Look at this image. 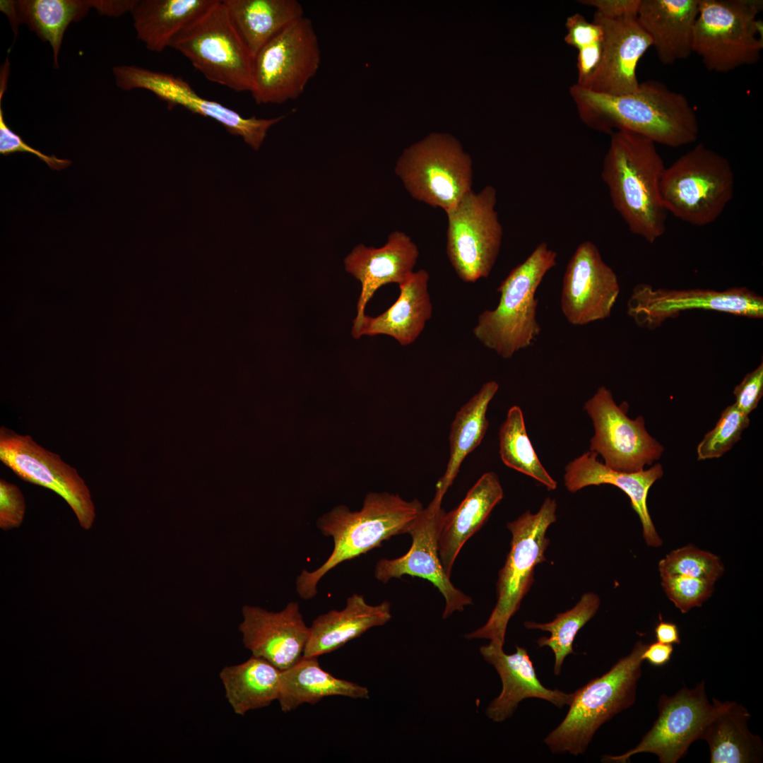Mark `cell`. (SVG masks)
<instances>
[{
  "label": "cell",
  "instance_id": "cell-1",
  "mask_svg": "<svg viewBox=\"0 0 763 763\" xmlns=\"http://www.w3.org/2000/svg\"><path fill=\"white\" fill-rule=\"evenodd\" d=\"M569 93L581 119L596 130L609 134L627 130L674 148L698 138L697 117L687 97L661 82L639 83L636 91L621 95L593 92L575 83Z\"/></svg>",
  "mask_w": 763,
  "mask_h": 763
},
{
  "label": "cell",
  "instance_id": "cell-26",
  "mask_svg": "<svg viewBox=\"0 0 763 763\" xmlns=\"http://www.w3.org/2000/svg\"><path fill=\"white\" fill-rule=\"evenodd\" d=\"M503 496L497 474L487 472L469 490L459 505L445 514L439 531L438 553L449 576L461 548L481 528Z\"/></svg>",
  "mask_w": 763,
  "mask_h": 763
},
{
  "label": "cell",
  "instance_id": "cell-35",
  "mask_svg": "<svg viewBox=\"0 0 763 763\" xmlns=\"http://www.w3.org/2000/svg\"><path fill=\"white\" fill-rule=\"evenodd\" d=\"M281 670L267 660L252 656L220 673L225 697L236 714L269 706L278 700Z\"/></svg>",
  "mask_w": 763,
  "mask_h": 763
},
{
  "label": "cell",
  "instance_id": "cell-23",
  "mask_svg": "<svg viewBox=\"0 0 763 763\" xmlns=\"http://www.w3.org/2000/svg\"><path fill=\"white\" fill-rule=\"evenodd\" d=\"M480 652L483 658L498 673L502 688L486 709V716L494 722H502L510 718L520 702L527 698H538L550 702L558 708L569 705L573 693L546 688L536 673L527 650L519 646L511 654L506 653L503 646L490 641L482 646Z\"/></svg>",
  "mask_w": 763,
  "mask_h": 763
},
{
  "label": "cell",
  "instance_id": "cell-7",
  "mask_svg": "<svg viewBox=\"0 0 763 763\" xmlns=\"http://www.w3.org/2000/svg\"><path fill=\"white\" fill-rule=\"evenodd\" d=\"M556 509L555 499L547 497L537 513L528 510L507 524L512 538L506 562L499 572L497 603L486 623L466 634V638L487 639L504 646L509 621L533 582L534 569L546 560L545 552L550 542L546 531L557 520Z\"/></svg>",
  "mask_w": 763,
  "mask_h": 763
},
{
  "label": "cell",
  "instance_id": "cell-30",
  "mask_svg": "<svg viewBox=\"0 0 763 763\" xmlns=\"http://www.w3.org/2000/svg\"><path fill=\"white\" fill-rule=\"evenodd\" d=\"M97 0H1L0 10L9 20L15 36L25 23L53 51V66L59 68V54L64 32L71 22L84 18Z\"/></svg>",
  "mask_w": 763,
  "mask_h": 763
},
{
  "label": "cell",
  "instance_id": "cell-43",
  "mask_svg": "<svg viewBox=\"0 0 763 763\" xmlns=\"http://www.w3.org/2000/svg\"><path fill=\"white\" fill-rule=\"evenodd\" d=\"M734 404L745 415H749L758 406L763 395V362L747 373L733 390Z\"/></svg>",
  "mask_w": 763,
  "mask_h": 763
},
{
  "label": "cell",
  "instance_id": "cell-46",
  "mask_svg": "<svg viewBox=\"0 0 763 763\" xmlns=\"http://www.w3.org/2000/svg\"><path fill=\"white\" fill-rule=\"evenodd\" d=\"M602 41L584 47L579 51L577 56L578 78L576 83L584 85L596 71L602 55Z\"/></svg>",
  "mask_w": 763,
  "mask_h": 763
},
{
  "label": "cell",
  "instance_id": "cell-40",
  "mask_svg": "<svg viewBox=\"0 0 763 763\" xmlns=\"http://www.w3.org/2000/svg\"><path fill=\"white\" fill-rule=\"evenodd\" d=\"M662 586L669 599L682 613L699 607L714 590V581L680 574L661 575Z\"/></svg>",
  "mask_w": 763,
  "mask_h": 763
},
{
  "label": "cell",
  "instance_id": "cell-6",
  "mask_svg": "<svg viewBox=\"0 0 763 763\" xmlns=\"http://www.w3.org/2000/svg\"><path fill=\"white\" fill-rule=\"evenodd\" d=\"M734 189L729 161L700 143L666 167L661 197L667 213L692 225L706 226L722 214Z\"/></svg>",
  "mask_w": 763,
  "mask_h": 763
},
{
  "label": "cell",
  "instance_id": "cell-15",
  "mask_svg": "<svg viewBox=\"0 0 763 763\" xmlns=\"http://www.w3.org/2000/svg\"><path fill=\"white\" fill-rule=\"evenodd\" d=\"M112 72L116 85L122 90L145 89L167 102L169 107L181 106L192 113L211 118L222 124L230 134L241 136L254 150L260 148L268 129L285 117L284 115L270 119L245 117L218 102L202 97L186 81L170 73L135 65L116 66Z\"/></svg>",
  "mask_w": 763,
  "mask_h": 763
},
{
  "label": "cell",
  "instance_id": "cell-22",
  "mask_svg": "<svg viewBox=\"0 0 763 763\" xmlns=\"http://www.w3.org/2000/svg\"><path fill=\"white\" fill-rule=\"evenodd\" d=\"M419 256L417 244L406 233L394 231L379 248L360 244L344 259L345 268L361 283V292L353 320L355 338L365 316L367 304L375 292L389 283H405L414 272Z\"/></svg>",
  "mask_w": 763,
  "mask_h": 763
},
{
  "label": "cell",
  "instance_id": "cell-25",
  "mask_svg": "<svg viewBox=\"0 0 763 763\" xmlns=\"http://www.w3.org/2000/svg\"><path fill=\"white\" fill-rule=\"evenodd\" d=\"M699 0H641L637 18L659 61L670 65L692 53Z\"/></svg>",
  "mask_w": 763,
  "mask_h": 763
},
{
  "label": "cell",
  "instance_id": "cell-5",
  "mask_svg": "<svg viewBox=\"0 0 763 763\" xmlns=\"http://www.w3.org/2000/svg\"><path fill=\"white\" fill-rule=\"evenodd\" d=\"M646 646L637 641L607 673L573 692L566 716L544 740L552 752L584 754L597 730L634 704Z\"/></svg>",
  "mask_w": 763,
  "mask_h": 763
},
{
  "label": "cell",
  "instance_id": "cell-9",
  "mask_svg": "<svg viewBox=\"0 0 763 763\" xmlns=\"http://www.w3.org/2000/svg\"><path fill=\"white\" fill-rule=\"evenodd\" d=\"M170 47L208 81L237 92L251 91L254 56L233 25L223 0H213L174 37Z\"/></svg>",
  "mask_w": 763,
  "mask_h": 763
},
{
  "label": "cell",
  "instance_id": "cell-48",
  "mask_svg": "<svg viewBox=\"0 0 763 763\" xmlns=\"http://www.w3.org/2000/svg\"><path fill=\"white\" fill-rule=\"evenodd\" d=\"M655 634L658 642L668 644H680L677 625L672 622L663 621L661 615L660 622L655 627Z\"/></svg>",
  "mask_w": 763,
  "mask_h": 763
},
{
  "label": "cell",
  "instance_id": "cell-20",
  "mask_svg": "<svg viewBox=\"0 0 763 763\" xmlns=\"http://www.w3.org/2000/svg\"><path fill=\"white\" fill-rule=\"evenodd\" d=\"M593 22L603 32L602 55L596 71L581 87L610 95L636 91L638 63L652 47L637 16L611 19L596 12Z\"/></svg>",
  "mask_w": 763,
  "mask_h": 763
},
{
  "label": "cell",
  "instance_id": "cell-4",
  "mask_svg": "<svg viewBox=\"0 0 763 763\" xmlns=\"http://www.w3.org/2000/svg\"><path fill=\"white\" fill-rule=\"evenodd\" d=\"M557 258V252L543 242L510 271L497 288V307L483 312L473 328L474 336L484 346L509 359L533 343L540 331L536 292L556 266Z\"/></svg>",
  "mask_w": 763,
  "mask_h": 763
},
{
  "label": "cell",
  "instance_id": "cell-18",
  "mask_svg": "<svg viewBox=\"0 0 763 763\" xmlns=\"http://www.w3.org/2000/svg\"><path fill=\"white\" fill-rule=\"evenodd\" d=\"M442 499L434 497L408 524L406 533L410 535L412 545L401 557L379 560L375 567V577L384 584L403 575L420 577L430 581L445 600L442 618L454 612L464 610L472 603L470 596L456 588L444 572L438 553V540L446 511L442 508Z\"/></svg>",
  "mask_w": 763,
  "mask_h": 763
},
{
  "label": "cell",
  "instance_id": "cell-8",
  "mask_svg": "<svg viewBox=\"0 0 763 763\" xmlns=\"http://www.w3.org/2000/svg\"><path fill=\"white\" fill-rule=\"evenodd\" d=\"M760 0H699L692 52L705 67L728 73L757 63L763 49Z\"/></svg>",
  "mask_w": 763,
  "mask_h": 763
},
{
  "label": "cell",
  "instance_id": "cell-38",
  "mask_svg": "<svg viewBox=\"0 0 763 763\" xmlns=\"http://www.w3.org/2000/svg\"><path fill=\"white\" fill-rule=\"evenodd\" d=\"M749 415L743 413L733 403L721 413L715 427L709 431L697 447L698 461L717 459L731 450L741 439L750 425Z\"/></svg>",
  "mask_w": 763,
  "mask_h": 763
},
{
  "label": "cell",
  "instance_id": "cell-41",
  "mask_svg": "<svg viewBox=\"0 0 763 763\" xmlns=\"http://www.w3.org/2000/svg\"><path fill=\"white\" fill-rule=\"evenodd\" d=\"M6 88V83H0V154L6 156L17 152L29 153L36 155L52 170H61L69 167L71 164L70 160L44 154L27 144L20 136L13 131L6 124L2 109V98Z\"/></svg>",
  "mask_w": 763,
  "mask_h": 763
},
{
  "label": "cell",
  "instance_id": "cell-47",
  "mask_svg": "<svg viewBox=\"0 0 763 763\" xmlns=\"http://www.w3.org/2000/svg\"><path fill=\"white\" fill-rule=\"evenodd\" d=\"M673 651V646L672 644L657 641L647 644L641 657L644 661H647L654 666H662L670 660Z\"/></svg>",
  "mask_w": 763,
  "mask_h": 763
},
{
  "label": "cell",
  "instance_id": "cell-12",
  "mask_svg": "<svg viewBox=\"0 0 763 763\" xmlns=\"http://www.w3.org/2000/svg\"><path fill=\"white\" fill-rule=\"evenodd\" d=\"M497 191L491 185L473 190L447 211L446 254L466 283L488 277L498 257L503 228L495 210Z\"/></svg>",
  "mask_w": 763,
  "mask_h": 763
},
{
  "label": "cell",
  "instance_id": "cell-27",
  "mask_svg": "<svg viewBox=\"0 0 763 763\" xmlns=\"http://www.w3.org/2000/svg\"><path fill=\"white\" fill-rule=\"evenodd\" d=\"M429 280L426 270L414 271L408 280L398 285V297L388 309L375 317L365 316L354 338L386 335L401 345L414 343L432 314Z\"/></svg>",
  "mask_w": 763,
  "mask_h": 763
},
{
  "label": "cell",
  "instance_id": "cell-3",
  "mask_svg": "<svg viewBox=\"0 0 763 763\" xmlns=\"http://www.w3.org/2000/svg\"><path fill=\"white\" fill-rule=\"evenodd\" d=\"M423 509L415 499L406 501L389 492H369L362 509L352 511L338 505L322 515L317 522L321 533L333 540V549L317 569L303 570L296 580L299 596L309 600L317 593V584L331 569L377 548L392 536L406 533L410 521Z\"/></svg>",
  "mask_w": 763,
  "mask_h": 763
},
{
  "label": "cell",
  "instance_id": "cell-37",
  "mask_svg": "<svg viewBox=\"0 0 763 763\" xmlns=\"http://www.w3.org/2000/svg\"><path fill=\"white\" fill-rule=\"evenodd\" d=\"M599 597L593 593L582 595L579 601L572 609L558 613L556 617L547 623L532 621L524 622L528 629H540L550 633V637H542L537 640L539 647L549 646L555 655L554 673L559 675L564 658L574 653L573 642L578 632L596 613L600 605Z\"/></svg>",
  "mask_w": 763,
  "mask_h": 763
},
{
  "label": "cell",
  "instance_id": "cell-44",
  "mask_svg": "<svg viewBox=\"0 0 763 763\" xmlns=\"http://www.w3.org/2000/svg\"><path fill=\"white\" fill-rule=\"evenodd\" d=\"M565 26L567 30L565 42L578 50L603 40V32L600 25L588 22L581 14L576 13L569 16Z\"/></svg>",
  "mask_w": 763,
  "mask_h": 763
},
{
  "label": "cell",
  "instance_id": "cell-2",
  "mask_svg": "<svg viewBox=\"0 0 763 763\" xmlns=\"http://www.w3.org/2000/svg\"><path fill=\"white\" fill-rule=\"evenodd\" d=\"M610 135L602 179L629 230L652 244L666 230L667 211L661 197L666 167L656 143L647 138L624 129Z\"/></svg>",
  "mask_w": 763,
  "mask_h": 763
},
{
  "label": "cell",
  "instance_id": "cell-11",
  "mask_svg": "<svg viewBox=\"0 0 763 763\" xmlns=\"http://www.w3.org/2000/svg\"><path fill=\"white\" fill-rule=\"evenodd\" d=\"M321 64L312 20L302 17L270 40L254 55L251 94L258 105L298 98Z\"/></svg>",
  "mask_w": 763,
  "mask_h": 763
},
{
  "label": "cell",
  "instance_id": "cell-17",
  "mask_svg": "<svg viewBox=\"0 0 763 763\" xmlns=\"http://www.w3.org/2000/svg\"><path fill=\"white\" fill-rule=\"evenodd\" d=\"M714 710L701 681L693 689L683 687L673 696L661 694L658 716L651 728L633 749L620 755H603V762L625 763L640 752L656 755L661 763H675L690 745L701 739Z\"/></svg>",
  "mask_w": 763,
  "mask_h": 763
},
{
  "label": "cell",
  "instance_id": "cell-16",
  "mask_svg": "<svg viewBox=\"0 0 763 763\" xmlns=\"http://www.w3.org/2000/svg\"><path fill=\"white\" fill-rule=\"evenodd\" d=\"M717 311L752 319L763 317V297L746 287L725 290L669 289L637 285L627 302L628 315L641 328L654 330L684 311Z\"/></svg>",
  "mask_w": 763,
  "mask_h": 763
},
{
  "label": "cell",
  "instance_id": "cell-13",
  "mask_svg": "<svg viewBox=\"0 0 763 763\" xmlns=\"http://www.w3.org/2000/svg\"><path fill=\"white\" fill-rule=\"evenodd\" d=\"M627 408L626 402L617 406L605 386L599 387L584 406L594 427L590 451L601 454L604 464L613 470L635 472L658 461L664 447L649 434L644 418H629Z\"/></svg>",
  "mask_w": 763,
  "mask_h": 763
},
{
  "label": "cell",
  "instance_id": "cell-42",
  "mask_svg": "<svg viewBox=\"0 0 763 763\" xmlns=\"http://www.w3.org/2000/svg\"><path fill=\"white\" fill-rule=\"evenodd\" d=\"M25 500L19 487L0 480V528L4 531L18 528L25 513Z\"/></svg>",
  "mask_w": 763,
  "mask_h": 763
},
{
  "label": "cell",
  "instance_id": "cell-10",
  "mask_svg": "<svg viewBox=\"0 0 763 763\" xmlns=\"http://www.w3.org/2000/svg\"><path fill=\"white\" fill-rule=\"evenodd\" d=\"M395 172L415 199L445 212L472 191V160L449 134L432 133L404 150Z\"/></svg>",
  "mask_w": 763,
  "mask_h": 763
},
{
  "label": "cell",
  "instance_id": "cell-45",
  "mask_svg": "<svg viewBox=\"0 0 763 763\" xmlns=\"http://www.w3.org/2000/svg\"><path fill=\"white\" fill-rule=\"evenodd\" d=\"M579 3L596 8L603 17L615 19L637 16L641 0H582Z\"/></svg>",
  "mask_w": 763,
  "mask_h": 763
},
{
  "label": "cell",
  "instance_id": "cell-14",
  "mask_svg": "<svg viewBox=\"0 0 763 763\" xmlns=\"http://www.w3.org/2000/svg\"><path fill=\"white\" fill-rule=\"evenodd\" d=\"M0 461L24 481L54 491L74 512L80 526L89 530L95 510L91 495L77 470L61 456L39 445L30 435L0 427Z\"/></svg>",
  "mask_w": 763,
  "mask_h": 763
},
{
  "label": "cell",
  "instance_id": "cell-34",
  "mask_svg": "<svg viewBox=\"0 0 763 763\" xmlns=\"http://www.w3.org/2000/svg\"><path fill=\"white\" fill-rule=\"evenodd\" d=\"M498 389L495 381L485 383L456 413L449 434V459L444 475L436 484L434 496L443 499L463 461L481 443L488 427L487 410Z\"/></svg>",
  "mask_w": 763,
  "mask_h": 763
},
{
  "label": "cell",
  "instance_id": "cell-19",
  "mask_svg": "<svg viewBox=\"0 0 763 763\" xmlns=\"http://www.w3.org/2000/svg\"><path fill=\"white\" fill-rule=\"evenodd\" d=\"M618 278L598 247L584 241L576 247L564 275L561 309L567 321L581 326L608 317L620 293Z\"/></svg>",
  "mask_w": 763,
  "mask_h": 763
},
{
  "label": "cell",
  "instance_id": "cell-33",
  "mask_svg": "<svg viewBox=\"0 0 763 763\" xmlns=\"http://www.w3.org/2000/svg\"><path fill=\"white\" fill-rule=\"evenodd\" d=\"M213 0H134L130 13L138 40L161 52Z\"/></svg>",
  "mask_w": 763,
  "mask_h": 763
},
{
  "label": "cell",
  "instance_id": "cell-28",
  "mask_svg": "<svg viewBox=\"0 0 763 763\" xmlns=\"http://www.w3.org/2000/svg\"><path fill=\"white\" fill-rule=\"evenodd\" d=\"M391 617L389 601L372 605L362 595L354 593L343 610H332L313 621L303 656L318 657L336 651L370 628L384 625Z\"/></svg>",
  "mask_w": 763,
  "mask_h": 763
},
{
  "label": "cell",
  "instance_id": "cell-21",
  "mask_svg": "<svg viewBox=\"0 0 763 763\" xmlns=\"http://www.w3.org/2000/svg\"><path fill=\"white\" fill-rule=\"evenodd\" d=\"M239 630L244 646L253 656L267 660L280 670L302 658L310 627L306 625L297 602H290L279 612L244 605Z\"/></svg>",
  "mask_w": 763,
  "mask_h": 763
},
{
  "label": "cell",
  "instance_id": "cell-36",
  "mask_svg": "<svg viewBox=\"0 0 763 763\" xmlns=\"http://www.w3.org/2000/svg\"><path fill=\"white\" fill-rule=\"evenodd\" d=\"M499 455L509 468L528 475L544 485L548 490L557 488V482L540 461L526 432L521 409L514 406L499 432Z\"/></svg>",
  "mask_w": 763,
  "mask_h": 763
},
{
  "label": "cell",
  "instance_id": "cell-31",
  "mask_svg": "<svg viewBox=\"0 0 763 763\" xmlns=\"http://www.w3.org/2000/svg\"><path fill=\"white\" fill-rule=\"evenodd\" d=\"M317 658L302 656L281 670L278 701L282 711L290 712L304 703L314 704L329 696L369 699L366 687L334 677L320 666Z\"/></svg>",
  "mask_w": 763,
  "mask_h": 763
},
{
  "label": "cell",
  "instance_id": "cell-29",
  "mask_svg": "<svg viewBox=\"0 0 763 763\" xmlns=\"http://www.w3.org/2000/svg\"><path fill=\"white\" fill-rule=\"evenodd\" d=\"M712 701L714 713L701 737L709 747L710 762H762L763 744L759 736L748 728L747 709L735 702H722L715 698Z\"/></svg>",
  "mask_w": 763,
  "mask_h": 763
},
{
  "label": "cell",
  "instance_id": "cell-32",
  "mask_svg": "<svg viewBox=\"0 0 763 763\" xmlns=\"http://www.w3.org/2000/svg\"><path fill=\"white\" fill-rule=\"evenodd\" d=\"M223 3L254 57L274 36L304 16L297 0H223Z\"/></svg>",
  "mask_w": 763,
  "mask_h": 763
},
{
  "label": "cell",
  "instance_id": "cell-39",
  "mask_svg": "<svg viewBox=\"0 0 763 763\" xmlns=\"http://www.w3.org/2000/svg\"><path fill=\"white\" fill-rule=\"evenodd\" d=\"M661 575L680 574L716 581L723 573L720 558L692 545L670 552L658 563Z\"/></svg>",
  "mask_w": 763,
  "mask_h": 763
},
{
  "label": "cell",
  "instance_id": "cell-24",
  "mask_svg": "<svg viewBox=\"0 0 763 763\" xmlns=\"http://www.w3.org/2000/svg\"><path fill=\"white\" fill-rule=\"evenodd\" d=\"M598 454L591 451L584 453L565 467L564 485L570 492H576L589 485L610 484L622 490L629 497L632 509L637 514L643 528V536L648 545L658 547L662 540L651 518L647 497L653 484L663 475L661 463L647 470L635 472L615 471L597 459Z\"/></svg>",
  "mask_w": 763,
  "mask_h": 763
}]
</instances>
